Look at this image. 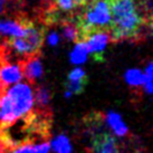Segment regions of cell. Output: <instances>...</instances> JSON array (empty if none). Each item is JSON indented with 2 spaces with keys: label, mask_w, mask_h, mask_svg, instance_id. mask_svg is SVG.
Segmentation results:
<instances>
[{
  "label": "cell",
  "mask_w": 153,
  "mask_h": 153,
  "mask_svg": "<svg viewBox=\"0 0 153 153\" xmlns=\"http://www.w3.org/2000/svg\"><path fill=\"white\" fill-rule=\"evenodd\" d=\"M88 0H54L55 7L63 13H72L84 7Z\"/></svg>",
  "instance_id": "cell-13"
},
{
  "label": "cell",
  "mask_w": 153,
  "mask_h": 153,
  "mask_svg": "<svg viewBox=\"0 0 153 153\" xmlns=\"http://www.w3.org/2000/svg\"><path fill=\"white\" fill-rule=\"evenodd\" d=\"M58 43V35L56 33H51L49 36H48V44L51 46H56Z\"/></svg>",
  "instance_id": "cell-21"
},
{
  "label": "cell",
  "mask_w": 153,
  "mask_h": 153,
  "mask_svg": "<svg viewBox=\"0 0 153 153\" xmlns=\"http://www.w3.org/2000/svg\"><path fill=\"white\" fill-rule=\"evenodd\" d=\"M20 65H22V76L30 84H33L43 74V66L39 59V54L24 58L22 60H20Z\"/></svg>",
  "instance_id": "cell-9"
},
{
  "label": "cell",
  "mask_w": 153,
  "mask_h": 153,
  "mask_svg": "<svg viewBox=\"0 0 153 153\" xmlns=\"http://www.w3.org/2000/svg\"><path fill=\"white\" fill-rule=\"evenodd\" d=\"M31 22L26 18H6L0 20V36L7 39L24 36Z\"/></svg>",
  "instance_id": "cell-8"
},
{
  "label": "cell",
  "mask_w": 153,
  "mask_h": 153,
  "mask_svg": "<svg viewBox=\"0 0 153 153\" xmlns=\"http://www.w3.org/2000/svg\"><path fill=\"white\" fill-rule=\"evenodd\" d=\"M53 149L56 153H71L72 148L69 140L65 135H58L53 142Z\"/></svg>",
  "instance_id": "cell-17"
},
{
  "label": "cell",
  "mask_w": 153,
  "mask_h": 153,
  "mask_svg": "<svg viewBox=\"0 0 153 153\" xmlns=\"http://www.w3.org/2000/svg\"><path fill=\"white\" fill-rule=\"evenodd\" d=\"M6 93L11 101L17 119L27 116L31 113L34 107V93L29 84L27 83L13 84L6 89Z\"/></svg>",
  "instance_id": "cell-4"
},
{
  "label": "cell",
  "mask_w": 153,
  "mask_h": 153,
  "mask_svg": "<svg viewBox=\"0 0 153 153\" xmlns=\"http://www.w3.org/2000/svg\"><path fill=\"white\" fill-rule=\"evenodd\" d=\"M88 54V47L85 42H78L71 54V62L73 64H82L86 60Z\"/></svg>",
  "instance_id": "cell-14"
},
{
  "label": "cell",
  "mask_w": 153,
  "mask_h": 153,
  "mask_svg": "<svg viewBox=\"0 0 153 153\" xmlns=\"http://www.w3.org/2000/svg\"><path fill=\"white\" fill-rule=\"evenodd\" d=\"M49 148L47 141H29L0 150L2 153H48Z\"/></svg>",
  "instance_id": "cell-10"
},
{
  "label": "cell",
  "mask_w": 153,
  "mask_h": 153,
  "mask_svg": "<svg viewBox=\"0 0 153 153\" xmlns=\"http://www.w3.org/2000/svg\"><path fill=\"white\" fill-rule=\"evenodd\" d=\"M110 0H92L83 16L77 20L76 42H84L87 35L98 30H110Z\"/></svg>",
  "instance_id": "cell-2"
},
{
  "label": "cell",
  "mask_w": 153,
  "mask_h": 153,
  "mask_svg": "<svg viewBox=\"0 0 153 153\" xmlns=\"http://www.w3.org/2000/svg\"><path fill=\"white\" fill-rule=\"evenodd\" d=\"M106 122L111 130L114 132L115 135L117 136L128 135V128H126V125L124 124V122L121 119V116L117 113L108 112L106 114Z\"/></svg>",
  "instance_id": "cell-11"
},
{
  "label": "cell",
  "mask_w": 153,
  "mask_h": 153,
  "mask_svg": "<svg viewBox=\"0 0 153 153\" xmlns=\"http://www.w3.org/2000/svg\"><path fill=\"white\" fill-rule=\"evenodd\" d=\"M86 78H88V76L86 75L84 69H82V68H74L68 74L67 81H82V79H86Z\"/></svg>",
  "instance_id": "cell-20"
},
{
  "label": "cell",
  "mask_w": 153,
  "mask_h": 153,
  "mask_svg": "<svg viewBox=\"0 0 153 153\" xmlns=\"http://www.w3.org/2000/svg\"><path fill=\"white\" fill-rule=\"evenodd\" d=\"M45 39V29L43 27H37L33 22L27 28L24 36L18 38L6 39L4 48L8 54L15 53L18 56H30L38 55L40 53V48L44 44Z\"/></svg>",
  "instance_id": "cell-3"
},
{
  "label": "cell",
  "mask_w": 153,
  "mask_h": 153,
  "mask_svg": "<svg viewBox=\"0 0 153 153\" xmlns=\"http://www.w3.org/2000/svg\"><path fill=\"white\" fill-rule=\"evenodd\" d=\"M88 153H121V149L115 136L107 132H101L93 134Z\"/></svg>",
  "instance_id": "cell-6"
},
{
  "label": "cell",
  "mask_w": 153,
  "mask_h": 153,
  "mask_svg": "<svg viewBox=\"0 0 153 153\" xmlns=\"http://www.w3.org/2000/svg\"><path fill=\"white\" fill-rule=\"evenodd\" d=\"M88 84V78L82 81H67L65 83L66 92L71 95H79L85 91L86 86Z\"/></svg>",
  "instance_id": "cell-16"
},
{
  "label": "cell",
  "mask_w": 153,
  "mask_h": 153,
  "mask_svg": "<svg viewBox=\"0 0 153 153\" xmlns=\"http://www.w3.org/2000/svg\"><path fill=\"white\" fill-rule=\"evenodd\" d=\"M62 33L66 40L76 42L77 39V26L73 22H64L62 24Z\"/></svg>",
  "instance_id": "cell-18"
},
{
  "label": "cell",
  "mask_w": 153,
  "mask_h": 153,
  "mask_svg": "<svg viewBox=\"0 0 153 153\" xmlns=\"http://www.w3.org/2000/svg\"><path fill=\"white\" fill-rule=\"evenodd\" d=\"M35 103L36 106L38 107V112L46 113V110L48 108L49 102H51V93L48 88L45 86H38L35 91Z\"/></svg>",
  "instance_id": "cell-12"
},
{
  "label": "cell",
  "mask_w": 153,
  "mask_h": 153,
  "mask_svg": "<svg viewBox=\"0 0 153 153\" xmlns=\"http://www.w3.org/2000/svg\"><path fill=\"white\" fill-rule=\"evenodd\" d=\"M22 77L20 62L18 64L11 63L2 51L0 54V89H7L9 86L17 84Z\"/></svg>",
  "instance_id": "cell-5"
},
{
  "label": "cell",
  "mask_w": 153,
  "mask_h": 153,
  "mask_svg": "<svg viewBox=\"0 0 153 153\" xmlns=\"http://www.w3.org/2000/svg\"><path fill=\"white\" fill-rule=\"evenodd\" d=\"M110 38L113 43L135 39L145 25V18L136 9L133 0H110Z\"/></svg>",
  "instance_id": "cell-1"
},
{
  "label": "cell",
  "mask_w": 153,
  "mask_h": 153,
  "mask_svg": "<svg viewBox=\"0 0 153 153\" xmlns=\"http://www.w3.org/2000/svg\"><path fill=\"white\" fill-rule=\"evenodd\" d=\"M153 65L152 63H149V65L146 66V69H145L144 73V84H143V88L148 94L152 93V71Z\"/></svg>",
  "instance_id": "cell-19"
},
{
  "label": "cell",
  "mask_w": 153,
  "mask_h": 153,
  "mask_svg": "<svg viewBox=\"0 0 153 153\" xmlns=\"http://www.w3.org/2000/svg\"><path fill=\"white\" fill-rule=\"evenodd\" d=\"M125 81L132 87H140L144 84V74L140 69H128L125 74Z\"/></svg>",
  "instance_id": "cell-15"
},
{
  "label": "cell",
  "mask_w": 153,
  "mask_h": 153,
  "mask_svg": "<svg viewBox=\"0 0 153 153\" xmlns=\"http://www.w3.org/2000/svg\"><path fill=\"white\" fill-rule=\"evenodd\" d=\"M88 47V53L92 54L95 62L104 60V51L110 42V33L107 30H98L87 35L84 40Z\"/></svg>",
  "instance_id": "cell-7"
}]
</instances>
